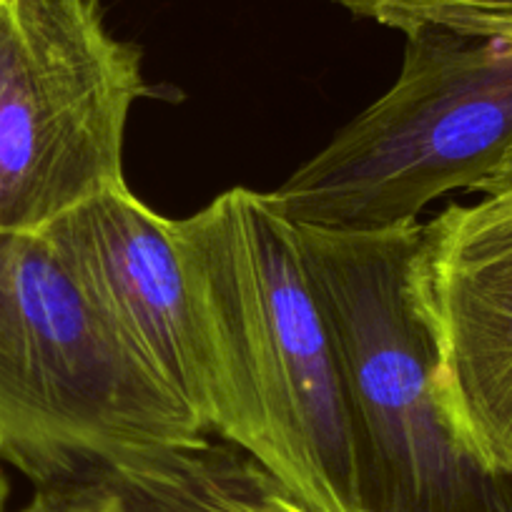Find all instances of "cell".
Listing matches in <instances>:
<instances>
[{"label": "cell", "instance_id": "8", "mask_svg": "<svg viewBox=\"0 0 512 512\" xmlns=\"http://www.w3.org/2000/svg\"><path fill=\"white\" fill-rule=\"evenodd\" d=\"M267 475L244 450L204 435L38 485L18 512H246Z\"/></svg>", "mask_w": 512, "mask_h": 512}, {"label": "cell", "instance_id": "11", "mask_svg": "<svg viewBox=\"0 0 512 512\" xmlns=\"http://www.w3.org/2000/svg\"><path fill=\"white\" fill-rule=\"evenodd\" d=\"M480 194L485 196H510L512 199V164L505 171L490 179L487 184L480 186Z\"/></svg>", "mask_w": 512, "mask_h": 512}, {"label": "cell", "instance_id": "7", "mask_svg": "<svg viewBox=\"0 0 512 512\" xmlns=\"http://www.w3.org/2000/svg\"><path fill=\"white\" fill-rule=\"evenodd\" d=\"M41 231L123 347L211 432L209 372L174 219L118 186Z\"/></svg>", "mask_w": 512, "mask_h": 512}, {"label": "cell", "instance_id": "6", "mask_svg": "<svg viewBox=\"0 0 512 512\" xmlns=\"http://www.w3.org/2000/svg\"><path fill=\"white\" fill-rule=\"evenodd\" d=\"M415 292L445 405L470 450L512 475V199L452 204L420 226Z\"/></svg>", "mask_w": 512, "mask_h": 512}, {"label": "cell", "instance_id": "1", "mask_svg": "<svg viewBox=\"0 0 512 512\" xmlns=\"http://www.w3.org/2000/svg\"><path fill=\"white\" fill-rule=\"evenodd\" d=\"M174 231L209 372V430L312 512H362L342 354L292 221L239 186Z\"/></svg>", "mask_w": 512, "mask_h": 512}, {"label": "cell", "instance_id": "2", "mask_svg": "<svg viewBox=\"0 0 512 512\" xmlns=\"http://www.w3.org/2000/svg\"><path fill=\"white\" fill-rule=\"evenodd\" d=\"M420 226H297L347 379L362 512H512V475L470 450L445 405L415 292Z\"/></svg>", "mask_w": 512, "mask_h": 512}, {"label": "cell", "instance_id": "3", "mask_svg": "<svg viewBox=\"0 0 512 512\" xmlns=\"http://www.w3.org/2000/svg\"><path fill=\"white\" fill-rule=\"evenodd\" d=\"M43 231H0V462L33 485L204 437Z\"/></svg>", "mask_w": 512, "mask_h": 512}, {"label": "cell", "instance_id": "12", "mask_svg": "<svg viewBox=\"0 0 512 512\" xmlns=\"http://www.w3.org/2000/svg\"><path fill=\"white\" fill-rule=\"evenodd\" d=\"M6 500H8V480L0 470V512H6Z\"/></svg>", "mask_w": 512, "mask_h": 512}, {"label": "cell", "instance_id": "9", "mask_svg": "<svg viewBox=\"0 0 512 512\" xmlns=\"http://www.w3.org/2000/svg\"><path fill=\"white\" fill-rule=\"evenodd\" d=\"M359 18L410 33L452 28L482 36H512V0H334Z\"/></svg>", "mask_w": 512, "mask_h": 512}, {"label": "cell", "instance_id": "5", "mask_svg": "<svg viewBox=\"0 0 512 512\" xmlns=\"http://www.w3.org/2000/svg\"><path fill=\"white\" fill-rule=\"evenodd\" d=\"M141 53L101 0H0V231H41L126 186L123 134Z\"/></svg>", "mask_w": 512, "mask_h": 512}, {"label": "cell", "instance_id": "10", "mask_svg": "<svg viewBox=\"0 0 512 512\" xmlns=\"http://www.w3.org/2000/svg\"><path fill=\"white\" fill-rule=\"evenodd\" d=\"M246 512H312L304 507L294 495H289L272 475L264 477V482L256 487L251 500L246 502Z\"/></svg>", "mask_w": 512, "mask_h": 512}, {"label": "cell", "instance_id": "4", "mask_svg": "<svg viewBox=\"0 0 512 512\" xmlns=\"http://www.w3.org/2000/svg\"><path fill=\"white\" fill-rule=\"evenodd\" d=\"M395 86L272 196L287 221L344 234L417 224L447 191L512 164V36L415 28Z\"/></svg>", "mask_w": 512, "mask_h": 512}]
</instances>
